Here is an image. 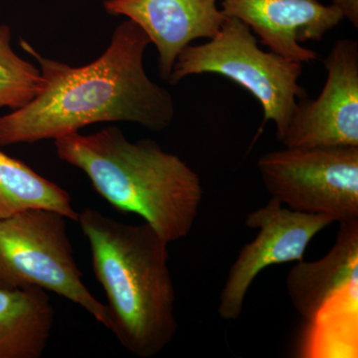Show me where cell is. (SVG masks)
<instances>
[{
	"label": "cell",
	"instance_id": "1",
	"mask_svg": "<svg viewBox=\"0 0 358 358\" xmlns=\"http://www.w3.org/2000/svg\"><path fill=\"white\" fill-rule=\"evenodd\" d=\"M150 44L140 26L127 20L100 57L73 67L44 57L21 39L38 62L44 84L24 107L0 117V147L55 141L100 122H133L152 131L169 128L176 108L171 94L145 72Z\"/></svg>",
	"mask_w": 358,
	"mask_h": 358
},
{
	"label": "cell",
	"instance_id": "2",
	"mask_svg": "<svg viewBox=\"0 0 358 358\" xmlns=\"http://www.w3.org/2000/svg\"><path fill=\"white\" fill-rule=\"evenodd\" d=\"M77 222L107 296L108 329L134 357H157L178 329L169 242L148 223L120 222L91 207Z\"/></svg>",
	"mask_w": 358,
	"mask_h": 358
},
{
	"label": "cell",
	"instance_id": "3",
	"mask_svg": "<svg viewBox=\"0 0 358 358\" xmlns=\"http://www.w3.org/2000/svg\"><path fill=\"white\" fill-rule=\"evenodd\" d=\"M59 159L83 171L117 210L141 216L169 244L187 237L203 186L196 171L157 141H129L117 127L54 141Z\"/></svg>",
	"mask_w": 358,
	"mask_h": 358
},
{
	"label": "cell",
	"instance_id": "4",
	"mask_svg": "<svg viewBox=\"0 0 358 358\" xmlns=\"http://www.w3.org/2000/svg\"><path fill=\"white\" fill-rule=\"evenodd\" d=\"M286 286L305 320L294 357L357 358L358 219L339 222L331 250L315 262H296Z\"/></svg>",
	"mask_w": 358,
	"mask_h": 358
},
{
	"label": "cell",
	"instance_id": "5",
	"mask_svg": "<svg viewBox=\"0 0 358 358\" xmlns=\"http://www.w3.org/2000/svg\"><path fill=\"white\" fill-rule=\"evenodd\" d=\"M206 43L188 45L178 56L169 79L171 85L192 75L216 74L239 84L262 106L264 122L272 121L278 141L288 127L299 100L308 96L299 84L303 63L258 46L248 25L226 17Z\"/></svg>",
	"mask_w": 358,
	"mask_h": 358
},
{
	"label": "cell",
	"instance_id": "6",
	"mask_svg": "<svg viewBox=\"0 0 358 358\" xmlns=\"http://www.w3.org/2000/svg\"><path fill=\"white\" fill-rule=\"evenodd\" d=\"M63 214L29 209L0 219V288L36 287L84 308L106 329L107 306L87 288Z\"/></svg>",
	"mask_w": 358,
	"mask_h": 358
},
{
	"label": "cell",
	"instance_id": "7",
	"mask_svg": "<svg viewBox=\"0 0 358 358\" xmlns=\"http://www.w3.org/2000/svg\"><path fill=\"white\" fill-rule=\"evenodd\" d=\"M257 166L266 190L292 210L358 219V147L285 148Z\"/></svg>",
	"mask_w": 358,
	"mask_h": 358
},
{
	"label": "cell",
	"instance_id": "8",
	"mask_svg": "<svg viewBox=\"0 0 358 358\" xmlns=\"http://www.w3.org/2000/svg\"><path fill=\"white\" fill-rule=\"evenodd\" d=\"M334 222L329 216L292 210L273 197L263 207L250 212L247 227L258 233L253 241L242 247L231 266L219 294V317L239 319L250 287L258 275L271 266L303 260L313 238Z\"/></svg>",
	"mask_w": 358,
	"mask_h": 358
},
{
	"label": "cell",
	"instance_id": "9",
	"mask_svg": "<svg viewBox=\"0 0 358 358\" xmlns=\"http://www.w3.org/2000/svg\"><path fill=\"white\" fill-rule=\"evenodd\" d=\"M327 81L315 100H299L280 141L285 148L358 147V43L339 39L324 60Z\"/></svg>",
	"mask_w": 358,
	"mask_h": 358
},
{
	"label": "cell",
	"instance_id": "10",
	"mask_svg": "<svg viewBox=\"0 0 358 358\" xmlns=\"http://www.w3.org/2000/svg\"><path fill=\"white\" fill-rule=\"evenodd\" d=\"M221 10L248 25L270 51L303 64L319 55L301 43L320 41L345 20L338 7L319 0H221Z\"/></svg>",
	"mask_w": 358,
	"mask_h": 358
},
{
	"label": "cell",
	"instance_id": "11",
	"mask_svg": "<svg viewBox=\"0 0 358 358\" xmlns=\"http://www.w3.org/2000/svg\"><path fill=\"white\" fill-rule=\"evenodd\" d=\"M219 0H106V11L136 23L159 52V75L169 81L178 56L196 39L217 34L226 16Z\"/></svg>",
	"mask_w": 358,
	"mask_h": 358
},
{
	"label": "cell",
	"instance_id": "12",
	"mask_svg": "<svg viewBox=\"0 0 358 358\" xmlns=\"http://www.w3.org/2000/svg\"><path fill=\"white\" fill-rule=\"evenodd\" d=\"M54 320L55 310L44 289L0 288V358L43 357Z\"/></svg>",
	"mask_w": 358,
	"mask_h": 358
},
{
	"label": "cell",
	"instance_id": "13",
	"mask_svg": "<svg viewBox=\"0 0 358 358\" xmlns=\"http://www.w3.org/2000/svg\"><path fill=\"white\" fill-rule=\"evenodd\" d=\"M35 208L59 212L69 220L79 215L61 186L0 150V219Z\"/></svg>",
	"mask_w": 358,
	"mask_h": 358
},
{
	"label": "cell",
	"instance_id": "14",
	"mask_svg": "<svg viewBox=\"0 0 358 358\" xmlns=\"http://www.w3.org/2000/svg\"><path fill=\"white\" fill-rule=\"evenodd\" d=\"M43 84L38 68L13 51L9 26L0 25V109L24 107L38 95Z\"/></svg>",
	"mask_w": 358,
	"mask_h": 358
},
{
	"label": "cell",
	"instance_id": "15",
	"mask_svg": "<svg viewBox=\"0 0 358 358\" xmlns=\"http://www.w3.org/2000/svg\"><path fill=\"white\" fill-rule=\"evenodd\" d=\"M333 4L341 11L343 18L358 27V0H333Z\"/></svg>",
	"mask_w": 358,
	"mask_h": 358
}]
</instances>
